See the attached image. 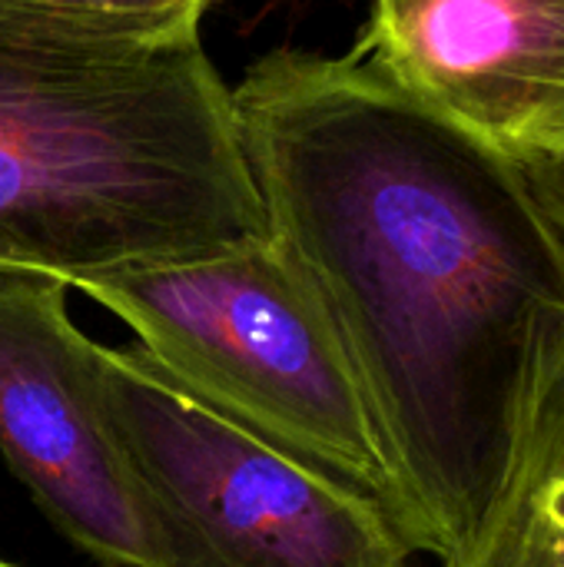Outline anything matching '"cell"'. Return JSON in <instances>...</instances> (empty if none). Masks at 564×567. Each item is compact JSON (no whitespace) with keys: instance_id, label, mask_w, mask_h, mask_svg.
I'll return each mask as SVG.
<instances>
[{"instance_id":"1","label":"cell","mask_w":564,"mask_h":567,"mask_svg":"<svg viewBox=\"0 0 564 567\" xmlns=\"http://www.w3.org/2000/svg\"><path fill=\"white\" fill-rule=\"evenodd\" d=\"M233 103L269 239L346 349L422 551L449 565L564 329L562 236L515 159L372 60L276 50Z\"/></svg>"},{"instance_id":"2","label":"cell","mask_w":564,"mask_h":567,"mask_svg":"<svg viewBox=\"0 0 564 567\" xmlns=\"http://www.w3.org/2000/svg\"><path fill=\"white\" fill-rule=\"evenodd\" d=\"M263 239L233 86L199 37L0 13V269L80 289Z\"/></svg>"},{"instance_id":"3","label":"cell","mask_w":564,"mask_h":567,"mask_svg":"<svg viewBox=\"0 0 564 567\" xmlns=\"http://www.w3.org/2000/svg\"><path fill=\"white\" fill-rule=\"evenodd\" d=\"M193 399L419 532L346 349L273 239L80 286Z\"/></svg>"},{"instance_id":"4","label":"cell","mask_w":564,"mask_h":567,"mask_svg":"<svg viewBox=\"0 0 564 567\" xmlns=\"http://www.w3.org/2000/svg\"><path fill=\"white\" fill-rule=\"evenodd\" d=\"M96 402L146 567H406L416 555L376 502L213 412L140 346H96Z\"/></svg>"},{"instance_id":"5","label":"cell","mask_w":564,"mask_h":567,"mask_svg":"<svg viewBox=\"0 0 564 567\" xmlns=\"http://www.w3.org/2000/svg\"><path fill=\"white\" fill-rule=\"evenodd\" d=\"M66 289L0 269V455L66 542L103 567H146L96 402V342L73 326Z\"/></svg>"},{"instance_id":"6","label":"cell","mask_w":564,"mask_h":567,"mask_svg":"<svg viewBox=\"0 0 564 567\" xmlns=\"http://www.w3.org/2000/svg\"><path fill=\"white\" fill-rule=\"evenodd\" d=\"M366 50L519 166L564 159V0H376Z\"/></svg>"},{"instance_id":"7","label":"cell","mask_w":564,"mask_h":567,"mask_svg":"<svg viewBox=\"0 0 564 567\" xmlns=\"http://www.w3.org/2000/svg\"><path fill=\"white\" fill-rule=\"evenodd\" d=\"M445 567H564V329L532 359L505 475Z\"/></svg>"},{"instance_id":"8","label":"cell","mask_w":564,"mask_h":567,"mask_svg":"<svg viewBox=\"0 0 564 567\" xmlns=\"http://www.w3.org/2000/svg\"><path fill=\"white\" fill-rule=\"evenodd\" d=\"M219 0H0V13L96 37L170 43L199 37V20Z\"/></svg>"},{"instance_id":"9","label":"cell","mask_w":564,"mask_h":567,"mask_svg":"<svg viewBox=\"0 0 564 567\" xmlns=\"http://www.w3.org/2000/svg\"><path fill=\"white\" fill-rule=\"evenodd\" d=\"M525 179L542 206V213L548 216V223L555 226V233L564 243V159L558 163H535V166H522Z\"/></svg>"},{"instance_id":"10","label":"cell","mask_w":564,"mask_h":567,"mask_svg":"<svg viewBox=\"0 0 564 567\" xmlns=\"http://www.w3.org/2000/svg\"><path fill=\"white\" fill-rule=\"evenodd\" d=\"M0 567H17V565H7V561H0Z\"/></svg>"}]
</instances>
